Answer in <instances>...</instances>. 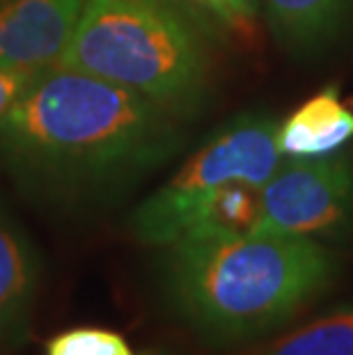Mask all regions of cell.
<instances>
[{
	"label": "cell",
	"mask_w": 353,
	"mask_h": 355,
	"mask_svg": "<svg viewBox=\"0 0 353 355\" xmlns=\"http://www.w3.org/2000/svg\"><path fill=\"white\" fill-rule=\"evenodd\" d=\"M44 355H138L122 332L101 326H76L53 335Z\"/></svg>",
	"instance_id": "obj_12"
},
{
	"label": "cell",
	"mask_w": 353,
	"mask_h": 355,
	"mask_svg": "<svg viewBox=\"0 0 353 355\" xmlns=\"http://www.w3.org/2000/svg\"><path fill=\"white\" fill-rule=\"evenodd\" d=\"M257 355H353V300L277 337Z\"/></svg>",
	"instance_id": "obj_10"
},
{
	"label": "cell",
	"mask_w": 353,
	"mask_h": 355,
	"mask_svg": "<svg viewBox=\"0 0 353 355\" xmlns=\"http://www.w3.org/2000/svg\"><path fill=\"white\" fill-rule=\"evenodd\" d=\"M193 17L214 40L250 42L257 35L261 10L259 0H172Z\"/></svg>",
	"instance_id": "obj_11"
},
{
	"label": "cell",
	"mask_w": 353,
	"mask_h": 355,
	"mask_svg": "<svg viewBox=\"0 0 353 355\" xmlns=\"http://www.w3.org/2000/svg\"><path fill=\"white\" fill-rule=\"evenodd\" d=\"M212 42L172 0H83L58 64L131 89L186 122L212 92Z\"/></svg>",
	"instance_id": "obj_3"
},
{
	"label": "cell",
	"mask_w": 353,
	"mask_h": 355,
	"mask_svg": "<svg viewBox=\"0 0 353 355\" xmlns=\"http://www.w3.org/2000/svg\"><path fill=\"white\" fill-rule=\"evenodd\" d=\"M326 243L266 232L195 234L161 248L159 289L172 319L216 349L289 326L340 275Z\"/></svg>",
	"instance_id": "obj_2"
},
{
	"label": "cell",
	"mask_w": 353,
	"mask_h": 355,
	"mask_svg": "<svg viewBox=\"0 0 353 355\" xmlns=\"http://www.w3.org/2000/svg\"><path fill=\"white\" fill-rule=\"evenodd\" d=\"M277 124L280 119L259 110L227 119L131 211V236L161 250L189 232L198 211L225 186H264L284 161L275 140Z\"/></svg>",
	"instance_id": "obj_4"
},
{
	"label": "cell",
	"mask_w": 353,
	"mask_h": 355,
	"mask_svg": "<svg viewBox=\"0 0 353 355\" xmlns=\"http://www.w3.org/2000/svg\"><path fill=\"white\" fill-rule=\"evenodd\" d=\"M138 355H177V353L170 349H147V351H140Z\"/></svg>",
	"instance_id": "obj_14"
},
{
	"label": "cell",
	"mask_w": 353,
	"mask_h": 355,
	"mask_svg": "<svg viewBox=\"0 0 353 355\" xmlns=\"http://www.w3.org/2000/svg\"><path fill=\"white\" fill-rule=\"evenodd\" d=\"M349 105H351V108H353V99H351V101H349Z\"/></svg>",
	"instance_id": "obj_15"
},
{
	"label": "cell",
	"mask_w": 353,
	"mask_h": 355,
	"mask_svg": "<svg viewBox=\"0 0 353 355\" xmlns=\"http://www.w3.org/2000/svg\"><path fill=\"white\" fill-rule=\"evenodd\" d=\"M44 71V69H42ZM42 71L33 69H5L0 67V119L26 96Z\"/></svg>",
	"instance_id": "obj_13"
},
{
	"label": "cell",
	"mask_w": 353,
	"mask_h": 355,
	"mask_svg": "<svg viewBox=\"0 0 353 355\" xmlns=\"http://www.w3.org/2000/svg\"><path fill=\"white\" fill-rule=\"evenodd\" d=\"M44 286V257L0 193V355H21L33 339Z\"/></svg>",
	"instance_id": "obj_6"
},
{
	"label": "cell",
	"mask_w": 353,
	"mask_h": 355,
	"mask_svg": "<svg viewBox=\"0 0 353 355\" xmlns=\"http://www.w3.org/2000/svg\"><path fill=\"white\" fill-rule=\"evenodd\" d=\"M353 0H259L261 17L291 53H314L330 44L351 17Z\"/></svg>",
	"instance_id": "obj_9"
},
{
	"label": "cell",
	"mask_w": 353,
	"mask_h": 355,
	"mask_svg": "<svg viewBox=\"0 0 353 355\" xmlns=\"http://www.w3.org/2000/svg\"><path fill=\"white\" fill-rule=\"evenodd\" d=\"M184 122L64 64L44 69L0 119V168L40 207L92 211L182 152Z\"/></svg>",
	"instance_id": "obj_1"
},
{
	"label": "cell",
	"mask_w": 353,
	"mask_h": 355,
	"mask_svg": "<svg viewBox=\"0 0 353 355\" xmlns=\"http://www.w3.org/2000/svg\"><path fill=\"white\" fill-rule=\"evenodd\" d=\"M252 232L340 243L353 236V152L284 156L259 188Z\"/></svg>",
	"instance_id": "obj_5"
},
{
	"label": "cell",
	"mask_w": 353,
	"mask_h": 355,
	"mask_svg": "<svg viewBox=\"0 0 353 355\" xmlns=\"http://www.w3.org/2000/svg\"><path fill=\"white\" fill-rule=\"evenodd\" d=\"M83 0H0V67L42 71L58 64Z\"/></svg>",
	"instance_id": "obj_7"
},
{
	"label": "cell",
	"mask_w": 353,
	"mask_h": 355,
	"mask_svg": "<svg viewBox=\"0 0 353 355\" xmlns=\"http://www.w3.org/2000/svg\"><path fill=\"white\" fill-rule=\"evenodd\" d=\"M275 140L282 156L335 154L353 140V108L342 101L335 85H326L280 119Z\"/></svg>",
	"instance_id": "obj_8"
}]
</instances>
